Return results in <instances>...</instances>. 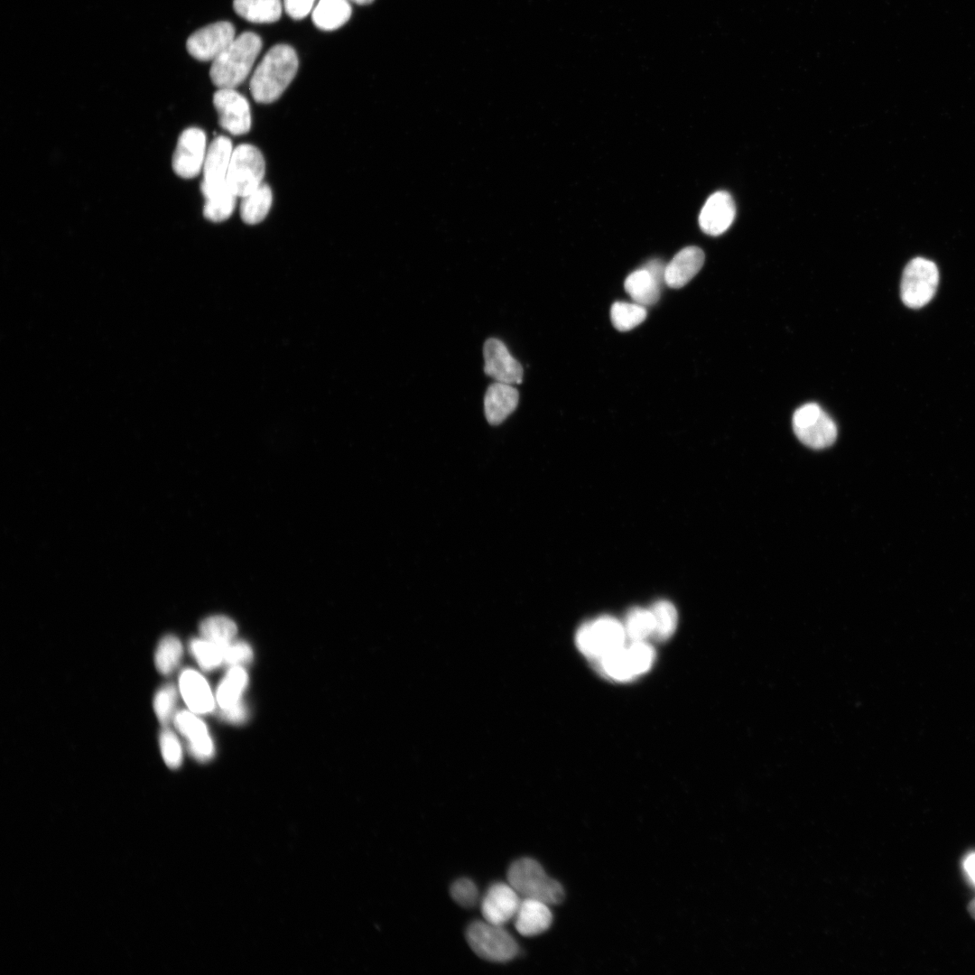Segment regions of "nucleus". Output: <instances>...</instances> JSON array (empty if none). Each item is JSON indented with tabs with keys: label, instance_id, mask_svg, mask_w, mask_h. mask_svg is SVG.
<instances>
[{
	"label": "nucleus",
	"instance_id": "412c9836",
	"mask_svg": "<svg viewBox=\"0 0 975 975\" xmlns=\"http://www.w3.org/2000/svg\"><path fill=\"white\" fill-rule=\"evenodd\" d=\"M663 283L646 268H639L625 280L624 287L633 301L643 306L653 305L660 298Z\"/></svg>",
	"mask_w": 975,
	"mask_h": 975
},
{
	"label": "nucleus",
	"instance_id": "1a4fd4ad",
	"mask_svg": "<svg viewBox=\"0 0 975 975\" xmlns=\"http://www.w3.org/2000/svg\"><path fill=\"white\" fill-rule=\"evenodd\" d=\"M206 135L198 127L185 129L180 135L172 157V169L184 179L199 175L203 169L206 154Z\"/></svg>",
	"mask_w": 975,
	"mask_h": 975
},
{
	"label": "nucleus",
	"instance_id": "37998d69",
	"mask_svg": "<svg viewBox=\"0 0 975 975\" xmlns=\"http://www.w3.org/2000/svg\"><path fill=\"white\" fill-rule=\"evenodd\" d=\"M358 5H365L371 4L374 0H350Z\"/></svg>",
	"mask_w": 975,
	"mask_h": 975
},
{
	"label": "nucleus",
	"instance_id": "dca6fc26",
	"mask_svg": "<svg viewBox=\"0 0 975 975\" xmlns=\"http://www.w3.org/2000/svg\"><path fill=\"white\" fill-rule=\"evenodd\" d=\"M177 729L188 739L190 754L199 761L209 760L214 755L213 741L205 723L192 711L181 710L175 714Z\"/></svg>",
	"mask_w": 975,
	"mask_h": 975
},
{
	"label": "nucleus",
	"instance_id": "a19ab883",
	"mask_svg": "<svg viewBox=\"0 0 975 975\" xmlns=\"http://www.w3.org/2000/svg\"><path fill=\"white\" fill-rule=\"evenodd\" d=\"M963 868L970 880L975 886V852L969 854L963 861Z\"/></svg>",
	"mask_w": 975,
	"mask_h": 975
},
{
	"label": "nucleus",
	"instance_id": "2eb2a0df",
	"mask_svg": "<svg viewBox=\"0 0 975 975\" xmlns=\"http://www.w3.org/2000/svg\"><path fill=\"white\" fill-rule=\"evenodd\" d=\"M736 216V206L731 195L725 190L711 194L703 205L699 225L701 230L710 236L724 233L732 224Z\"/></svg>",
	"mask_w": 975,
	"mask_h": 975
},
{
	"label": "nucleus",
	"instance_id": "473e14b6",
	"mask_svg": "<svg viewBox=\"0 0 975 975\" xmlns=\"http://www.w3.org/2000/svg\"><path fill=\"white\" fill-rule=\"evenodd\" d=\"M182 655L181 641L174 636H165L158 644L154 662L157 670L162 674H170L178 666Z\"/></svg>",
	"mask_w": 975,
	"mask_h": 975
},
{
	"label": "nucleus",
	"instance_id": "4468645a",
	"mask_svg": "<svg viewBox=\"0 0 975 975\" xmlns=\"http://www.w3.org/2000/svg\"><path fill=\"white\" fill-rule=\"evenodd\" d=\"M521 899L517 892L507 883H495L487 890L480 902L484 920L504 925L515 918Z\"/></svg>",
	"mask_w": 975,
	"mask_h": 975
},
{
	"label": "nucleus",
	"instance_id": "4c0bfd02",
	"mask_svg": "<svg viewBox=\"0 0 975 975\" xmlns=\"http://www.w3.org/2000/svg\"><path fill=\"white\" fill-rule=\"evenodd\" d=\"M253 658L250 645L243 641L231 642L225 648V664L231 666H240L249 663Z\"/></svg>",
	"mask_w": 975,
	"mask_h": 975
},
{
	"label": "nucleus",
	"instance_id": "c9c22d12",
	"mask_svg": "<svg viewBox=\"0 0 975 975\" xmlns=\"http://www.w3.org/2000/svg\"><path fill=\"white\" fill-rule=\"evenodd\" d=\"M160 747L165 764L172 769L178 768L181 765L182 751L175 733L163 729L160 734Z\"/></svg>",
	"mask_w": 975,
	"mask_h": 975
},
{
	"label": "nucleus",
	"instance_id": "b1692460",
	"mask_svg": "<svg viewBox=\"0 0 975 975\" xmlns=\"http://www.w3.org/2000/svg\"><path fill=\"white\" fill-rule=\"evenodd\" d=\"M272 200L271 188L266 183H261L255 190L242 198L240 203L242 220L249 225L261 222L268 214Z\"/></svg>",
	"mask_w": 975,
	"mask_h": 975
},
{
	"label": "nucleus",
	"instance_id": "ddd939ff",
	"mask_svg": "<svg viewBox=\"0 0 975 975\" xmlns=\"http://www.w3.org/2000/svg\"><path fill=\"white\" fill-rule=\"evenodd\" d=\"M483 357L484 371L496 382L510 385L522 382L523 367L502 340L495 338L487 339L483 347Z\"/></svg>",
	"mask_w": 975,
	"mask_h": 975
},
{
	"label": "nucleus",
	"instance_id": "6ab92c4d",
	"mask_svg": "<svg viewBox=\"0 0 975 975\" xmlns=\"http://www.w3.org/2000/svg\"><path fill=\"white\" fill-rule=\"evenodd\" d=\"M518 402L519 393L513 385L500 382L491 384L484 396L487 421L492 425L500 424L515 410Z\"/></svg>",
	"mask_w": 975,
	"mask_h": 975
},
{
	"label": "nucleus",
	"instance_id": "ea45409f",
	"mask_svg": "<svg viewBox=\"0 0 975 975\" xmlns=\"http://www.w3.org/2000/svg\"><path fill=\"white\" fill-rule=\"evenodd\" d=\"M221 716L228 721L232 723H242L247 717V710L242 701L239 702L221 710Z\"/></svg>",
	"mask_w": 975,
	"mask_h": 975
},
{
	"label": "nucleus",
	"instance_id": "c756f323",
	"mask_svg": "<svg viewBox=\"0 0 975 975\" xmlns=\"http://www.w3.org/2000/svg\"><path fill=\"white\" fill-rule=\"evenodd\" d=\"M624 628L627 637L632 641H645L652 637L655 621L650 608H633L625 618Z\"/></svg>",
	"mask_w": 975,
	"mask_h": 975
},
{
	"label": "nucleus",
	"instance_id": "39448f33",
	"mask_svg": "<svg viewBox=\"0 0 975 975\" xmlns=\"http://www.w3.org/2000/svg\"><path fill=\"white\" fill-rule=\"evenodd\" d=\"M466 940L471 950L481 959L493 962H506L519 952L518 943L504 928L487 921H475L466 931Z\"/></svg>",
	"mask_w": 975,
	"mask_h": 975
},
{
	"label": "nucleus",
	"instance_id": "2f4dec72",
	"mask_svg": "<svg viewBox=\"0 0 975 975\" xmlns=\"http://www.w3.org/2000/svg\"><path fill=\"white\" fill-rule=\"evenodd\" d=\"M610 317L613 326L618 330L627 331L645 320L646 309L636 302H617L611 306Z\"/></svg>",
	"mask_w": 975,
	"mask_h": 975
},
{
	"label": "nucleus",
	"instance_id": "9b49d317",
	"mask_svg": "<svg viewBox=\"0 0 975 975\" xmlns=\"http://www.w3.org/2000/svg\"><path fill=\"white\" fill-rule=\"evenodd\" d=\"M220 126L234 135L246 134L251 127L247 99L234 88H218L213 96Z\"/></svg>",
	"mask_w": 975,
	"mask_h": 975
},
{
	"label": "nucleus",
	"instance_id": "5701e85b",
	"mask_svg": "<svg viewBox=\"0 0 975 975\" xmlns=\"http://www.w3.org/2000/svg\"><path fill=\"white\" fill-rule=\"evenodd\" d=\"M235 12L251 23H274L282 14L281 0H234Z\"/></svg>",
	"mask_w": 975,
	"mask_h": 975
},
{
	"label": "nucleus",
	"instance_id": "f8f14e48",
	"mask_svg": "<svg viewBox=\"0 0 975 975\" xmlns=\"http://www.w3.org/2000/svg\"><path fill=\"white\" fill-rule=\"evenodd\" d=\"M233 150L231 140L223 135L210 143L202 169L200 190L203 196L228 185L227 173Z\"/></svg>",
	"mask_w": 975,
	"mask_h": 975
},
{
	"label": "nucleus",
	"instance_id": "423d86ee",
	"mask_svg": "<svg viewBox=\"0 0 975 975\" xmlns=\"http://www.w3.org/2000/svg\"><path fill=\"white\" fill-rule=\"evenodd\" d=\"M265 162L262 153L254 145L242 144L232 153L227 183L237 197H245L262 182Z\"/></svg>",
	"mask_w": 975,
	"mask_h": 975
},
{
	"label": "nucleus",
	"instance_id": "7c9ffc66",
	"mask_svg": "<svg viewBox=\"0 0 975 975\" xmlns=\"http://www.w3.org/2000/svg\"><path fill=\"white\" fill-rule=\"evenodd\" d=\"M205 638H195L190 643V650L200 666L211 671L225 664V648Z\"/></svg>",
	"mask_w": 975,
	"mask_h": 975
},
{
	"label": "nucleus",
	"instance_id": "58836bf2",
	"mask_svg": "<svg viewBox=\"0 0 975 975\" xmlns=\"http://www.w3.org/2000/svg\"><path fill=\"white\" fill-rule=\"evenodd\" d=\"M314 2L315 0H283V6L291 18L301 20L310 14Z\"/></svg>",
	"mask_w": 975,
	"mask_h": 975
},
{
	"label": "nucleus",
	"instance_id": "20e7f679",
	"mask_svg": "<svg viewBox=\"0 0 975 975\" xmlns=\"http://www.w3.org/2000/svg\"><path fill=\"white\" fill-rule=\"evenodd\" d=\"M624 625L611 616H601L580 626L576 644L586 657L599 661L626 645Z\"/></svg>",
	"mask_w": 975,
	"mask_h": 975
},
{
	"label": "nucleus",
	"instance_id": "79ce46f5",
	"mask_svg": "<svg viewBox=\"0 0 975 975\" xmlns=\"http://www.w3.org/2000/svg\"><path fill=\"white\" fill-rule=\"evenodd\" d=\"M968 910L970 915L975 919V897L970 902Z\"/></svg>",
	"mask_w": 975,
	"mask_h": 975
},
{
	"label": "nucleus",
	"instance_id": "f3484780",
	"mask_svg": "<svg viewBox=\"0 0 975 975\" xmlns=\"http://www.w3.org/2000/svg\"><path fill=\"white\" fill-rule=\"evenodd\" d=\"M181 696L195 714H206L213 710L214 697L206 679L193 669H185L179 678Z\"/></svg>",
	"mask_w": 975,
	"mask_h": 975
},
{
	"label": "nucleus",
	"instance_id": "393cba45",
	"mask_svg": "<svg viewBox=\"0 0 975 975\" xmlns=\"http://www.w3.org/2000/svg\"><path fill=\"white\" fill-rule=\"evenodd\" d=\"M247 682V673L241 666H231L217 690L216 698L221 710L241 701Z\"/></svg>",
	"mask_w": 975,
	"mask_h": 975
},
{
	"label": "nucleus",
	"instance_id": "bb28decb",
	"mask_svg": "<svg viewBox=\"0 0 975 975\" xmlns=\"http://www.w3.org/2000/svg\"><path fill=\"white\" fill-rule=\"evenodd\" d=\"M204 198L203 215L210 221H224L231 216L235 209L237 195L228 186Z\"/></svg>",
	"mask_w": 975,
	"mask_h": 975
},
{
	"label": "nucleus",
	"instance_id": "72a5a7b5",
	"mask_svg": "<svg viewBox=\"0 0 975 975\" xmlns=\"http://www.w3.org/2000/svg\"><path fill=\"white\" fill-rule=\"evenodd\" d=\"M627 650L636 676L647 672L655 658L653 646L645 641H632Z\"/></svg>",
	"mask_w": 975,
	"mask_h": 975
},
{
	"label": "nucleus",
	"instance_id": "f704fd0d",
	"mask_svg": "<svg viewBox=\"0 0 975 975\" xmlns=\"http://www.w3.org/2000/svg\"><path fill=\"white\" fill-rule=\"evenodd\" d=\"M177 701V692L172 684H165L156 692L153 699L155 714L162 725L168 724Z\"/></svg>",
	"mask_w": 975,
	"mask_h": 975
},
{
	"label": "nucleus",
	"instance_id": "9d476101",
	"mask_svg": "<svg viewBox=\"0 0 975 975\" xmlns=\"http://www.w3.org/2000/svg\"><path fill=\"white\" fill-rule=\"evenodd\" d=\"M234 25L227 21L209 24L187 40L188 52L201 61L214 60L236 38Z\"/></svg>",
	"mask_w": 975,
	"mask_h": 975
},
{
	"label": "nucleus",
	"instance_id": "f03ea898",
	"mask_svg": "<svg viewBox=\"0 0 975 975\" xmlns=\"http://www.w3.org/2000/svg\"><path fill=\"white\" fill-rule=\"evenodd\" d=\"M262 49V40L255 32H245L212 61L209 76L218 88H235L248 76Z\"/></svg>",
	"mask_w": 975,
	"mask_h": 975
},
{
	"label": "nucleus",
	"instance_id": "a211bd4d",
	"mask_svg": "<svg viewBox=\"0 0 975 975\" xmlns=\"http://www.w3.org/2000/svg\"><path fill=\"white\" fill-rule=\"evenodd\" d=\"M704 253L698 246L680 250L665 266V284L678 289L687 284L701 269Z\"/></svg>",
	"mask_w": 975,
	"mask_h": 975
},
{
	"label": "nucleus",
	"instance_id": "7ed1b4c3",
	"mask_svg": "<svg viewBox=\"0 0 975 975\" xmlns=\"http://www.w3.org/2000/svg\"><path fill=\"white\" fill-rule=\"evenodd\" d=\"M507 880L523 898L539 900L549 905H559L564 899L561 883L550 878L534 859L522 858L514 861L507 870Z\"/></svg>",
	"mask_w": 975,
	"mask_h": 975
},
{
	"label": "nucleus",
	"instance_id": "e433bc0d",
	"mask_svg": "<svg viewBox=\"0 0 975 975\" xmlns=\"http://www.w3.org/2000/svg\"><path fill=\"white\" fill-rule=\"evenodd\" d=\"M450 896L453 900L465 908H471L478 901V890L473 881L469 878H460L452 883Z\"/></svg>",
	"mask_w": 975,
	"mask_h": 975
},
{
	"label": "nucleus",
	"instance_id": "0eeeda50",
	"mask_svg": "<svg viewBox=\"0 0 975 975\" xmlns=\"http://www.w3.org/2000/svg\"><path fill=\"white\" fill-rule=\"evenodd\" d=\"M792 422L796 437L807 447L824 449L836 441V423L817 404L808 403L797 408Z\"/></svg>",
	"mask_w": 975,
	"mask_h": 975
},
{
	"label": "nucleus",
	"instance_id": "cd10ccee",
	"mask_svg": "<svg viewBox=\"0 0 975 975\" xmlns=\"http://www.w3.org/2000/svg\"><path fill=\"white\" fill-rule=\"evenodd\" d=\"M650 610L655 621L652 637L657 641L667 640L677 627L678 615L675 607L670 601L662 599L655 602Z\"/></svg>",
	"mask_w": 975,
	"mask_h": 975
},
{
	"label": "nucleus",
	"instance_id": "a878e982",
	"mask_svg": "<svg viewBox=\"0 0 975 975\" xmlns=\"http://www.w3.org/2000/svg\"><path fill=\"white\" fill-rule=\"evenodd\" d=\"M597 662L600 671L613 680L627 682L637 677L626 645Z\"/></svg>",
	"mask_w": 975,
	"mask_h": 975
},
{
	"label": "nucleus",
	"instance_id": "6e6552de",
	"mask_svg": "<svg viewBox=\"0 0 975 975\" xmlns=\"http://www.w3.org/2000/svg\"><path fill=\"white\" fill-rule=\"evenodd\" d=\"M939 283L936 265L924 257L912 259L903 271L900 295L909 308L919 309L934 296Z\"/></svg>",
	"mask_w": 975,
	"mask_h": 975
},
{
	"label": "nucleus",
	"instance_id": "aec40b11",
	"mask_svg": "<svg viewBox=\"0 0 975 975\" xmlns=\"http://www.w3.org/2000/svg\"><path fill=\"white\" fill-rule=\"evenodd\" d=\"M552 923L549 905L532 898L521 899L515 916L516 931L524 936H535L547 931Z\"/></svg>",
	"mask_w": 975,
	"mask_h": 975
},
{
	"label": "nucleus",
	"instance_id": "f257e3e1",
	"mask_svg": "<svg viewBox=\"0 0 975 975\" xmlns=\"http://www.w3.org/2000/svg\"><path fill=\"white\" fill-rule=\"evenodd\" d=\"M298 58L287 44L273 46L254 71L249 88L258 103H272L278 99L293 79L298 70Z\"/></svg>",
	"mask_w": 975,
	"mask_h": 975
},
{
	"label": "nucleus",
	"instance_id": "4be33fe9",
	"mask_svg": "<svg viewBox=\"0 0 975 975\" xmlns=\"http://www.w3.org/2000/svg\"><path fill=\"white\" fill-rule=\"evenodd\" d=\"M351 15L348 0H319L312 11L313 23L324 31H332L345 24Z\"/></svg>",
	"mask_w": 975,
	"mask_h": 975
},
{
	"label": "nucleus",
	"instance_id": "c85d7f7f",
	"mask_svg": "<svg viewBox=\"0 0 975 975\" xmlns=\"http://www.w3.org/2000/svg\"><path fill=\"white\" fill-rule=\"evenodd\" d=\"M200 632L203 638L218 644L228 645L233 642L237 634L235 622L228 617L217 615L205 618L200 626Z\"/></svg>",
	"mask_w": 975,
	"mask_h": 975
}]
</instances>
